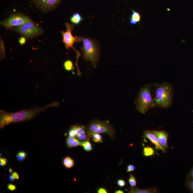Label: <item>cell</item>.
Instances as JSON below:
<instances>
[{
	"label": "cell",
	"mask_w": 193,
	"mask_h": 193,
	"mask_svg": "<svg viewBox=\"0 0 193 193\" xmlns=\"http://www.w3.org/2000/svg\"><path fill=\"white\" fill-rule=\"evenodd\" d=\"M59 105V102L55 101L46 106L33 107L28 110H22L16 112H8L1 110L0 112V129H2L6 126L13 123L30 120L47 109L57 107Z\"/></svg>",
	"instance_id": "cell-1"
},
{
	"label": "cell",
	"mask_w": 193,
	"mask_h": 193,
	"mask_svg": "<svg viewBox=\"0 0 193 193\" xmlns=\"http://www.w3.org/2000/svg\"><path fill=\"white\" fill-rule=\"evenodd\" d=\"M143 155L146 157L151 156L155 155V151L152 147L147 146L143 149Z\"/></svg>",
	"instance_id": "cell-20"
},
{
	"label": "cell",
	"mask_w": 193,
	"mask_h": 193,
	"mask_svg": "<svg viewBox=\"0 0 193 193\" xmlns=\"http://www.w3.org/2000/svg\"><path fill=\"white\" fill-rule=\"evenodd\" d=\"M156 189H139L137 187H131L128 192L129 193H151L155 192Z\"/></svg>",
	"instance_id": "cell-14"
},
{
	"label": "cell",
	"mask_w": 193,
	"mask_h": 193,
	"mask_svg": "<svg viewBox=\"0 0 193 193\" xmlns=\"http://www.w3.org/2000/svg\"><path fill=\"white\" fill-rule=\"evenodd\" d=\"M82 141H79L78 139L75 137L68 136L66 139V144L68 148H73L78 146H81Z\"/></svg>",
	"instance_id": "cell-13"
},
{
	"label": "cell",
	"mask_w": 193,
	"mask_h": 193,
	"mask_svg": "<svg viewBox=\"0 0 193 193\" xmlns=\"http://www.w3.org/2000/svg\"><path fill=\"white\" fill-rule=\"evenodd\" d=\"M39 8L44 12L53 10L59 5L62 0H33Z\"/></svg>",
	"instance_id": "cell-9"
},
{
	"label": "cell",
	"mask_w": 193,
	"mask_h": 193,
	"mask_svg": "<svg viewBox=\"0 0 193 193\" xmlns=\"http://www.w3.org/2000/svg\"><path fill=\"white\" fill-rule=\"evenodd\" d=\"M64 66V69L67 71H73L75 69L74 63L70 60H67L65 61Z\"/></svg>",
	"instance_id": "cell-18"
},
{
	"label": "cell",
	"mask_w": 193,
	"mask_h": 193,
	"mask_svg": "<svg viewBox=\"0 0 193 193\" xmlns=\"http://www.w3.org/2000/svg\"><path fill=\"white\" fill-rule=\"evenodd\" d=\"M155 97L153 98L155 107L168 108L171 106L173 101V88L167 82L155 85Z\"/></svg>",
	"instance_id": "cell-2"
},
{
	"label": "cell",
	"mask_w": 193,
	"mask_h": 193,
	"mask_svg": "<svg viewBox=\"0 0 193 193\" xmlns=\"http://www.w3.org/2000/svg\"><path fill=\"white\" fill-rule=\"evenodd\" d=\"M63 164L66 168L70 169L74 166V161L72 157L67 156L65 157L63 159Z\"/></svg>",
	"instance_id": "cell-15"
},
{
	"label": "cell",
	"mask_w": 193,
	"mask_h": 193,
	"mask_svg": "<svg viewBox=\"0 0 193 193\" xmlns=\"http://www.w3.org/2000/svg\"><path fill=\"white\" fill-rule=\"evenodd\" d=\"M65 25L66 28V32L62 31L61 33L63 36V42L64 43L65 47L67 49H69L70 48H72L74 51L77 53V61H76V66L77 69V74L78 76H81L82 74L81 72L79 70L78 62L79 58L81 56L80 52L77 51L74 47V43L80 42L82 41L80 37L77 36L74 37L72 35V31L74 30V25H71L68 23H66Z\"/></svg>",
	"instance_id": "cell-7"
},
{
	"label": "cell",
	"mask_w": 193,
	"mask_h": 193,
	"mask_svg": "<svg viewBox=\"0 0 193 193\" xmlns=\"http://www.w3.org/2000/svg\"><path fill=\"white\" fill-rule=\"evenodd\" d=\"M116 130L108 121L93 119L89 123L87 129L88 137L90 139L95 133L105 134L111 137L112 140L116 138Z\"/></svg>",
	"instance_id": "cell-5"
},
{
	"label": "cell",
	"mask_w": 193,
	"mask_h": 193,
	"mask_svg": "<svg viewBox=\"0 0 193 193\" xmlns=\"http://www.w3.org/2000/svg\"><path fill=\"white\" fill-rule=\"evenodd\" d=\"M117 184L119 187H124L126 186V182L122 179H119L118 180L117 182Z\"/></svg>",
	"instance_id": "cell-24"
},
{
	"label": "cell",
	"mask_w": 193,
	"mask_h": 193,
	"mask_svg": "<svg viewBox=\"0 0 193 193\" xmlns=\"http://www.w3.org/2000/svg\"><path fill=\"white\" fill-rule=\"evenodd\" d=\"M144 137L149 139L150 141L156 146L157 148L162 150L164 152H166L165 148H163L160 145L156 136L154 134L153 131L147 130L144 131Z\"/></svg>",
	"instance_id": "cell-10"
},
{
	"label": "cell",
	"mask_w": 193,
	"mask_h": 193,
	"mask_svg": "<svg viewBox=\"0 0 193 193\" xmlns=\"http://www.w3.org/2000/svg\"><path fill=\"white\" fill-rule=\"evenodd\" d=\"M12 174L10 173V174L9 175L8 179L9 181H10L11 182H14V180H14Z\"/></svg>",
	"instance_id": "cell-34"
},
{
	"label": "cell",
	"mask_w": 193,
	"mask_h": 193,
	"mask_svg": "<svg viewBox=\"0 0 193 193\" xmlns=\"http://www.w3.org/2000/svg\"><path fill=\"white\" fill-rule=\"evenodd\" d=\"M27 39L23 37H21L19 39V43L21 45H23L25 44L26 42Z\"/></svg>",
	"instance_id": "cell-28"
},
{
	"label": "cell",
	"mask_w": 193,
	"mask_h": 193,
	"mask_svg": "<svg viewBox=\"0 0 193 193\" xmlns=\"http://www.w3.org/2000/svg\"><path fill=\"white\" fill-rule=\"evenodd\" d=\"M79 37L83 43L81 49L84 58L86 61L90 62L94 68H96L100 58V51L98 45L92 39Z\"/></svg>",
	"instance_id": "cell-4"
},
{
	"label": "cell",
	"mask_w": 193,
	"mask_h": 193,
	"mask_svg": "<svg viewBox=\"0 0 193 193\" xmlns=\"http://www.w3.org/2000/svg\"><path fill=\"white\" fill-rule=\"evenodd\" d=\"M132 14L130 19V22L132 25H134L138 22H140L141 17L139 12L132 11Z\"/></svg>",
	"instance_id": "cell-16"
},
{
	"label": "cell",
	"mask_w": 193,
	"mask_h": 193,
	"mask_svg": "<svg viewBox=\"0 0 193 193\" xmlns=\"http://www.w3.org/2000/svg\"><path fill=\"white\" fill-rule=\"evenodd\" d=\"M135 170V166H134V165L132 164L128 165L127 167V171L128 172L134 171Z\"/></svg>",
	"instance_id": "cell-27"
},
{
	"label": "cell",
	"mask_w": 193,
	"mask_h": 193,
	"mask_svg": "<svg viewBox=\"0 0 193 193\" xmlns=\"http://www.w3.org/2000/svg\"><path fill=\"white\" fill-rule=\"evenodd\" d=\"M7 163V160L6 158L1 157L0 158V165L1 166L4 167Z\"/></svg>",
	"instance_id": "cell-25"
},
{
	"label": "cell",
	"mask_w": 193,
	"mask_h": 193,
	"mask_svg": "<svg viewBox=\"0 0 193 193\" xmlns=\"http://www.w3.org/2000/svg\"><path fill=\"white\" fill-rule=\"evenodd\" d=\"M17 156V160L19 162H22L23 161L25 158V157L21 156L18 155V154H17V156Z\"/></svg>",
	"instance_id": "cell-33"
},
{
	"label": "cell",
	"mask_w": 193,
	"mask_h": 193,
	"mask_svg": "<svg viewBox=\"0 0 193 193\" xmlns=\"http://www.w3.org/2000/svg\"><path fill=\"white\" fill-rule=\"evenodd\" d=\"M81 146H82L83 150L86 152H90L93 150V147H92V144L89 141V140L82 141Z\"/></svg>",
	"instance_id": "cell-19"
},
{
	"label": "cell",
	"mask_w": 193,
	"mask_h": 193,
	"mask_svg": "<svg viewBox=\"0 0 193 193\" xmlns=\"http://www.w3.org/2000/svg\"><path fill=\"white\" fill-rule=\"evenodd\" d=\"M18 155L21 156L25 157H27V154L25 152L23 151H19L18 152V153H17Z\"/></svg>",
	"instance_id": "cell-32"
},
{
	"label": "cell",
	"mask_w": 193,
	"mask_h": 193,
	"mask_svg": "<svg viewBox=\"0 0 193 193\" xmlns=\"http://www.w3.org/2000/svg\"><path fill=\"white\" fill-rule=\"evenodd\" d=\"M108 192L107 189L103 187L98 188L97 190V193H107Z\"/></svg>",
	"instance_id": "cell-30"
},
{
	"label": "cell",
	"mask_w": 193,
	"mask_h": 193,
	"mask_svg": "<svg viewBox=\"0 0 193 193\" xmlns=\"http://www.w3.org/2000/svg\"><path fill=\"white\" fill-rule=\"evenodd\" d=\"M9 171L10 173H11V174H12V173H13V170L12 169H11V168H9Z\"/></svg>",
	"instance_id": "cell-36"
},
{
	"label": "cell",
	"mask_w": 193,
	"mask_h": 193,
	"mask_svg": "<svg viewBox=\"0 0 193 193\" xmlns=\"http://www.w3.org/2000/svg\"><path fill=\"white\" fill-rule=\"evenodd\" d=\"M151 84H147L139 90L135 100L136 109L139 112L145 114L150 108L155 107L153 98L151 93Z\"/></svg>",
	"instance_id": "cell-3"
},
{
	"label": "cell",
	"mask_w": 193,
	"mask_h": 193,
	"mask_svg": "<svg viewBox=\"0 0 193 193\" xmlns=\"http://www.w3.org/2000/svg\"><path fill=\"white\" fill-rule=\"evenodd\" d=\"M92 140L95 143H101L103 142V137L101 134L98 133H95L92 134Z\"/></svg>",
	"instance_id": "cell-21"
},
{
	"label": "cell",
	"mask_w": 193,
	"mask_h": 193,
	"mask_svg": "<svg viewBox=\"0 0 193 193\" xmlns=\"http://www.w3.org/2000/svg\"><path fill=\"white\" fill-rule=\"evenodd\" d=\"M0 53H1V59L2 60L5 58V47L4 43L1 39V40H0Z\"/></svg>",
	"instance_id": "cell-22"
},
{
	"label": "cell",
	"mask_w": 193,
	"mask_h": 193,
	"mask_svg": "<svg viewBox=\"0 0 193 193\" xmlns=\"http://www.w3.org/2000/svg\"><path fill=\"white\" fill-rule=\"evenodd\" d=\"M187 184L189 189L193 192V178L188 181Z\"/></svg>",
	"instance_id": "cell-29"
},
{
	"label": "cell",
	"mask_w": 193,
	"mask_h": 193,
	"mask_svg": "<svg viewBox=\"0 0 193 193\" xmlns=\"http://www.w3.org/2000/svg\"><path fill=\"white\" fill-rule=\"evenodd\" d=\"M129 182L131 186V187H136L137 185V182L135 176L132 174H129Z\"/></svg>",
	"instance_id": "cell-23"
},
{
	"label": "cell",
	"mask_w": 193,
	"mask_h": 193,
	"mask_svg": "<svg viewBox=\"0 0 193 193\" xmlns=\"http://www.w3.org/2000/svg\"><path fill=\"white\" fill-rule=\"evenodd\" d=\"M153 132L162 146L165 148H168V141L169 137L168 133L164 131L155 130Z\"/></svg>",
	"instance_id": "cell-12"
},
{
	"label": "cell",
	"mask_w": 193,
	"mask_h": 193,
	"mask_svg": "<svg viewBox=\"0 0 193 193\" xmlns=\"http://www.w3.org/2000/svg\"><path fill=\"white\" fill-rule=\"evenodd\" d=\"M115 193H124V191L121 190H118L115 191Z\"/></svg>",
	"instance_id": "cell-35"
},
{
	"label": "cell",
	"mask_w": 193,
	"mask_h": 193,
	"mask_svg": "<svg viewBox=\"0 0 193 193\" xmlns=\"http://www.w3.org/2000/svg\"><path fill=\"white\" fill-rule=\"evenodd\" d=\"M83 20L81 16L77 13L73 14L70 18L71 22L74 25L79 24Z\"/></svg>",
	"instance_id": "cell-17"
},
{
	"label": "cell",
	"mask_w": 193,
	"mask_h": 193,
	"mask_svg": "<svg viewBox=\"0 0 193 193\" xmlns=\"http://www.w3.org/2000/svg\"><path fill=\"white\" fill-rule=\"evenodd\" d=\"M16 33L20 34L27 39L30 40L40 36L44 33L42 28L32 20L18 27L11 29Z\"/></svg>",
	"instance_id": "cell-6"
},
{
	"label": "cell",
	"mask_w": 193,
	"mask_h": 193,
	"mask_svg": "<svg viewBox=\"0 0 193 193\" xmlns=\"http://www.w3.org/2000/svg\"><path fill=\"white\" fill-rule=\"evenodd\" d=\"M31 20L28 16L22 13H17L11 14L1 23V24L6 30H10L13 28L23 25Z\"/></svg>",
	"instance_id": "cell-8"
},
{
	"label": "cell",
	"mask_w": 193,
	"mask_h": 193,
	"mask_svg": "<svg viewBox=\"0 0 193 193\" xmlns=\"http://www.w3.org/2000/svg\"><path fill=\"white\" fill-rule=\"evenodd\" d=\"M14 180H18L19 179V175L17 172H13L12 174Z\"/></svg>",
	"instance_id": "cell-31"
},
{
	"label": "cell",
	"mask_w": 193,
	"mask_h": 193,
	"mask_svg": "<svg viewBox=\"0 0 193 193\" xmlns=\"http://www.w3.org/2000/svg\"><path fill=\"white\" fill-rule=\"evenodd\" d=\"M191 177H192V178H193V168L192 170V171H191Z\"/></svg>",
	"instance_id": "cell-37"
},
{
	"label": "cell",
	"mask_w": 193,
	"mask_h": 193,
	"mask_svg": "<svg viewBox=\"0 0 193 193\" xmlns=\"http://www.w3.org/2000/svg\"><path fill=\"white\" fill-rule=\"evenodd\" d=\"M7 189H9V191H13L16 190L17 189V187L16 186L13 184H9L7 185Z\"/></svg>",
	"instance_id": "cell-26"
},
{
	"label": "cell",
	"mask_w": 193,
	"mask_h": 193,
	"mask_svg": "<svg viewBox=\"0 0 193 193\" xmlns=\"http://www.w3.org/2000/svg\"><path fill=\"white\" fill-rule=\"evenodd\" d=\"M76 132V138L81 141L90 140L87 134V129L82 125L76 124L74 125Z\"/></svg>",
	"instance_id": "cell-11"
}]
</instances>
